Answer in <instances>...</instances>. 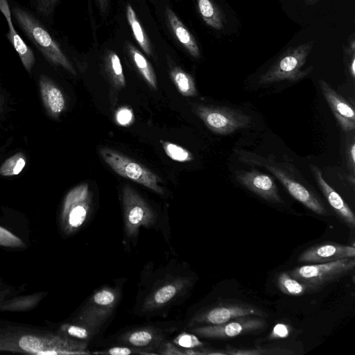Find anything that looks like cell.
Returning a JSON list of instances; mask_svg holds the SVG:
<instances>
[{
    "label": "cell",
    "instance_id": "obj_1",
    "mask_svg": "<svg viewBox=\"0 0 355 355\" xmlns=\"http://www.w3.org/2000/svg\"><path fill=\"white\" fill-rule=\"evenodd\" d=\"M0 352L37 355L88 354V342L21 324L0 326Z\"/></svg>",
    "mask_w": 355,
    "mask_h": 355
},
{
    "label": "cell",
    "instance_id": "obj_2",
    "mask_svg": "<svg viewBox=\"0 0 355 355\" xmlns=\"http://www.w3.org/2000/svg\"><path fill=\"white\" fill-rule=\"evenodd\" d=\"M234 153L241 162L270 171L295 199L309 209L319 215H327L318 194L288 158L278 159L272 154L263 156L243 149H234Z\"/></svg>",
    "mask_w": 355,
    "mask_h": 355
},
{
    "label": "cell",
    "instance_id": "obj_3",
    "mask_svg": "<svg viewBox=\"0 0 355 355\" xmlns=\"http://www.w3.org/2000/svg\"><path fill=\"white\" fill-rule=\"evenodd\" d=\"M10 5L12 17L16 24L44 58L76 76V70L46 24L33 12L18 3L10 1Z\"/></svg>",
    "mask_w": 355,
    "mask_h": 355
},
{
    "label": "cell",
    "instance_id": "obj_4",
    "mask_svg": "<svg viewBox=\"0 0 355 355\" xmlns=\"http://www.w3.org/2000/svg\"><path fill=\"white\" fill-rule=\"evenodd\" d=\"M193 285L191 277L182 272H167L150 286L139 303L141 315L168 309L188 293Z\"/></svg>",
    "mask_w": 355,
    "mask_h": 355
},
{
    "label": "cell",
    "instance_id": "obj_5",
    "mask_svg": "<svg viewBox=\"0 0 355 355\" xmlns=\"http://www.w3.org/2000/svg\"><path fill=\"white\" fill-rule=\"evenodd\" d=\"M121 295L119 286H105L98 288L71 322L85 328L94 338L113 315Z\"/></svg>",
    "mask_w": 355,
    "mask_h": 355
},
{
    "label": "cell",
    "instance_id": "obj_6",
    "mask_svg": "<svg viewBox=\"0 0 355 355\" xmlns=\"http://www.w3.org/2000/svg\"><path fill=\"white\" fill-rule=\"evenodd\" d=\"M313 46V41L299 44L287 49L262 73L259 84L269 85L284 80L298 81L309 75L313 67L303 69Z\"/></svg>",
    "mask_w": 355,
    "mask_h": 355
},
{
    "label": "cell",
    "instance_id": "obj_7",
    "mask_svg": "<svg viewBox=\"0 0 355 355\" xmlns=\"http://www.w3.org/2000/svg\"><path fill=\"white\" fill-rule=\"evenodd\" d=\"M124 241L135 242L139 228H153L157 216L147 202L131 187L125 185L121 191Z\"/></svg>",
    "mask_w": 355,
    "mask_h": 355
},
{
    "label": "cell",
    "instance_id": "obj_8",
    "mask_svg": "<svg viewBox=\"0 0 355 355\" xmlns=\"http://www.w3.org/2000/svg\"><path fill=\"white\" fill-rule=\"evenodd\" d=\"M354 268V259L348 258L327 263L302 266L291 270L289 275L307 285L311 292H313L321 290L350 274Z\"/></svg>",
    "mask_w": 355,
    "mask_h": 355
},
{
    "label": "cell",
    "instance_id": "obj_9",
    "mask_svg": "<svg viewBox=\"0 0 355 355\" xmlns=\"http://www.w3.org/2000/svg\"><path fill=\"white\" fill-rule=\"evenodd\" d=\"M194 111L211 132L220 135L232 134L252 124L250 116L230 107L198 105Z\"/></svg>",
    "mask_w": 355,
    "mask_h": 355
},
{
    "label": "cell",
    "instance_id": "obj_10",
    "mask_svg": "<svg viewBox=\"0 0 355 355\" xmlns=\"http://www.w3.org/2000/svg\"><path fill=\"white\" fill-rule=\"evenodd\" d=\"M92 207V193L87 183L72 189L65 196L60 216V225L66 235L78 232L88 219Z\"/></svg>",
    "mask_w": 355,
    "mask_h": 355
},
{
    "label": "cell",
    "instance_id": "obj_11",
    "mask_svg": "<svg viewBox=\"0 0 355 355\" xmlns=\"http://www.w3.org/2000/svg\"><path fill=\"white\" fill-rule=\"evenodd\" d=\"M266 313L259 307L245 302H220L197 311L190 318L187 328L220 324L246 316L264 317Z\"/></svg>",
    "mask_w": 355,
    "mask_h": 355
},
{
    "label": "cell",
    "instance_id": "obj_12",
    "mask_svg": "<svg viewBox=\"0 0 355 355\" xmlns=\"http://www.w3.org/2000/svg\"><path fill=\"white\" fill-rule=\"evenodd\" d=\"M99 153L107 164L119 175L136 182L158 194H164V190L159 184V178L148 168L108 148H100Z\"/></svg>",
    "mask_w": 355,
    "mask_h": 355
},
{
    "label": "cell",
    "instance_id": "obj_13",
    "mask_svg": "<svg viewBox=\"0 0 355 355\" xmlns=\"http://www.w3.org/2000/svg\"><path fill=\"white\" fill-rule=\"evenodd\" d=\"M168 331L158 324H144L127 329L116 337L119 345L138 349L143 354H157L167 339Z\"/></svg>",
    "mask_w": 355,
    "mask_h": 355
},
{
    "label": "cell",
    "instance_id": "obj_14",
    "mask_svg": "<svg viewBox=\"0 0 355 355\" xmlns=\"http://www.w3.org/2000/svg\"><path fill=\"white\" fill-rule=\"evenodd\" d=\"M267 322L254 316L241 317L220 324L198 326L189 329L199 337L208 339H227L264 330Z\"/></svg>",
    "mask_w": 355,
    "mask_h": 355
},
{
    "label": "cell",
    "instance_id": "obj_15",
    "mask_svg": "<svg viewBox=\"0 0 355 355\" xmlns=\"http://www.w3.org/2000/svg\"><path fill=\"white\" fill-rule=\"evenodd\" d=\"M235 178L240 184L262 199L275 204L283 202L275 180L270 175L251 168L235 171Z\"/></svg>",
    "mask_w": 355,
    "mask_h": 355
},
{
    "label": "cell",
    "instance_id": "obj_16",
    "mask_svg": "<svg viewBox=\"0 0 355 355\" xmlns=\"http://www.w3.org/2000/svg\"><path fill=\"white\" fill-rule=\"evenodd\" d=\"M319 86L341 129L345 132L354 131L355 112L353 106L324 80H319Z\"/></svg>",
    "mask_w": 355,
    "mask_h": 355
},
{
    "label": "cell",
    "instance_id": "obj_17",
    "mask_svg": "<svg viewBox=\"0 0 355 355\" xmlns=\"http://www.w3.org/2000/svg\"><path fill=\"white\" fill-rule=\"evenodd\" d=\"M354 257L355 248L354 246L327 243L317 244L307 248L300 254L297 261L315 264L354 258Z\"/></svg>",
    "mask_w": 355,
    "mask_h": 355
},
{
    "label": "cell",
    "instance_id": "obj_18",
    "mask_svg": "<svg viewBox=\"0 0 355 355\" xmlns=\"http://www.w3.org/2000/svg\"><path fill=\"white\" fill-rule=\"evenodd\" d=\"M314 179L329 205L340 218L350 228L355 227V216L339 193L336 191L324 179L319 167L309 166Z\"/></svg>",
    "mask_w": 355,
    "mask_h": 355
},
{
    "label": "cell",
    "instance_id": "obj_19",
    "mask_svg": "<svg viewBox=\"0 0 355 355\" xmlns=\"http://www.w3.org/2000/svg\"><path fill=\"white\" fill-rule=\"evenodd\" d=\"M0 11L4 16L8 26L6 37L17 53L24 68L30 73L35 62V54L33 51L26 44L15 31L8 0H0Z\"/></svg>",
    "mask_w": 355,
    "mask_h": 355
},
{
    "label": "cell",
    "instance_id": "obj_20",
    "mask_svg": "<svg viewBox=\"0 0 355 355\" xmlns=\"http://www.w3.org/2000/svg\"><path fill=\"white\" fill-rule=\"evenodd\" d=\"M40 87L44 105L53 117H58L65 107V100L59 88L46 76L40 78Z\"/></svg>",
    "mask_w": 355,
    "mask_h": 355
},
{
    "label": "cell",
    "instance_id": "obj_21",
    "mask_svg": "<svg viewBox=\"0 0 355 355\" xmlns=\"http://www.w3.org/2000/svg\"><path fill=\"white\" fill-rule=\"evenodd\" d=\"M47 293L37 292L22 295H12L0 300V311L22 312L36 307Z\"/></svg>",
    "mask_w": 355,
    "mask_h": 355
},
{
    "label": "cell",
    "instance_id": "obj_22",
    "mask_svg": "<svg viewBox=\"0 0 355 355\" xmlns=\"http://www.w3.org/2000/svg\"><path fill=\"white\" fill-rule=\"evenodd\" d=\"M166 15L171 30L179 42L192 56L199 58L200 50L193 35L169 8L166 10Z\"/></svg>",
    "mask_w": 355,
    "mask_h": 355
},
{
    "label": "cell",
    "instance_id": "obj_23",
    "mask_svg": "<svg viewBox=\"0 0 355 355\" xmlns=\"http://www.w3.org/2000/svg\"><path fill=\"white\" fill-rule=\"evenodd\" d=\"M128 50L139 73L152 88L157 89V79L153 67L144 55L131 44H128Z\"/></svg>",
    "mask_w": 355,
    "mask_h": 355
},
{
    "label": "cell",
    "instance_id": "obj_24",
    "mask_svg": "<svg viewBox=\"0 0 355 355\" xmlns=\"http://www.w3.org/2000/svg\"><path fill=\"white\" fill-rule=\"evenodd\" d=\"M199 12L209 26L220 30L223 27V17L211 0H197Z\"/></svg>",
    "mask_w": 355,
    "mask_h": 355
},
{
    "label": "cell",
    "instance_id": "obj_25",
    "mask_svg": "<svg viewBox=\"0 0 355 355\" xmlns=\"http://www.w3.org/2000/svg\"><path fill=\"white\" fill-rule=\"evenodd\" d=\"M277 284L279 290L285 295L300 296L311 292L305 284L292 277L288 273L283 272L277 277Z\"/></svg>",
    "mask_w": 355,
    "mask_h": 355
},
{
    "label": "cell",
    "instance_id": "obj_26",
    "mask_svg": "<svg viewBox=\"0 0 355 355\" xmlns=\"http://www.w3.org/2000/svg\"><path fill=\"white\" fill-rule=\"evenodd\" d=\"M171 78L180 93L184 96L197 95V89L193 78L180 67H174L170 72Z\"/></svg>",
    "mask_w": 355,
    "mask_h": 355
},
{
    "label": "cell",
    "instance_id": "obj_27",
    "mask_svg": "<svg viewBox=\"0 0 355 355\" xmlns=\"http://www.w3.org/2000/svg\"><path fill=\"white\" fill-rule=\"evenodd\" d=\"M126 15L128 21L133 33V35L144 52L150 55L151 50L150 43L147 36L146 35L143 28L137 18L136 13L130 5H128L126 8Z\"/></svg>",
    "mask_w": 355,
    "mask_h": 355
},
{
    "label": "cell",
    "instance_id": "obj_28",
    "mask_svg": "<svg viewBox=\"0 0 355 355\" xmlns=\"http://www.w3.org/2000/svg\"><path fill=\"white\" fill-rule=\"evenodd\" d=\"M105 66L114 83L117 88L125 85V76L120 59L114 52H110L105 59Z\"/></svg>",
    "mask_w": 355,
    "mask_h": 355
},
{
    "label": "cell",
    "instance_id": "obj_29",
    "mask_svg": "<svg viewBox=\"0 0 355 355\" xmlns=\"http://www.w3.org/2000/svg\"><path fill=\"white\" fill-rule=\"evenodd\" d=\"M226 354L231 355H261V354H293L294 352L288 349L282 347H254L251 348H235L226 346L224 351Z\"/></svg>",
    "mask_w": 355,
    "mask_h": 355
},
{
    "label": "cell",
    "instance_id": "obj_30",
    "mask_svg": "<svg viewBox=\"0 0 355 355\" xmlns=\"http://www.w3.org/2000/svg\"><path fill=\"white\" fill-rule=\"evenodd\" d=\"M34 13L46 24L51 23L59 0H28Z\"/></svg>",
    "mask_w": 355,
    "mask_h": 355
},
{
    "label": "cell",
    "instance_id": "obj_31",
    "mask_svg": "<svg viewBox=\"0 0 355 355\" xmlns=\"http://www.w3.org/2000/svg\"><path fill=\"white\" fill-rule=\"evenodd\" d=\"M160 144L166 155L174 161L186 162L194 159L193 154L181 146L163 140H160Z\"/></svg>",
    "mask_w": 355,
    "mask_h": 355
},
{
    "label": "cell",
    "instance_id": "obj_32",
    "mask_svg": "<svg viewBox=\"0 0 355 355\" xmlns=\"http://www.w3.org/2000/svg\"><path fill=\"white\" fill-rule=\"evenodd\" d=\"M26 164L25 157L22 153H18L7 159L0 167V175L12 176L18 175Z\"/></svg>",
    "mask_w": 355,
    "mask_h": 355
},
{
    "label": "cell",
    "instance_id": "obj_33",
    "mask_svg": "<svg viewBox=\"0 0 355 355\" xmlns=\"http://www.w3.org/2000/svg\"><path fill=\"white\" fill-rule=\"evenodd\" d=\"M58 331L71 338L78 340L88 342L92 338L85 328L72 322L62 324Z\"/></svg>",
    "mask_w": 355,
    "mask_h": 355
},
{
    "label": "cell",
    "instance_id": "obj_34",
    "mask_svg": "<svg viewBox=\"0 0 355 355\" xmlns=\"http://www.w3.org/2000/svg\"><path fill=\"white\" fill-rule=\"evenodd\" d=\"M172 342L183 349H200L205 347V344L193 333L182 332L175 336Z\"/></svg>",
    "mask_w": 355,
    "mask_h": 355
},
{
    "label": "cell",
    "instance_id": "obj_35",
    "mask_svg": "<svg viewBox=\"0 0 355 355\" xmlns=\"http://www.w3.org/2000/svg\"><path fill=\"white\" fill-rule=\"evenodd\" d=\"M0 245L12 248H21L26 246L21 239L1 226H0Z\"/></svg>",
    "mask_w": 355,
    "mask_h": 355
},
{
    "label": "cell",
    "instance_id": "obj_36",
    "mask_svg": "<svg viewBox=\"0 0 355 355\" xmlns=\"http://www.w3.org/2000/svg\"><path fill=\"white\" fill-rule=\"evenodd\" d=\"M93 354L110 355H128L132 354H143L142 352L138 349L123 345L113 346L100 352H94Z\"/></svg>",
    "mask_w": 355,
    "mask_h": 355
},
{
    "label": "cell",
    "instance_id": "obj_37",
    "mask_svg": "<svg viewBox=\"0 0 355 355\" xmlns=\"http://www.w3.org/2000/svg\"><path fill=\"white\" fill-rule=\"evenodd\" d=\"M291 327L284 323L276 324L270 334L268 335V340H278L287 338L290 335Z\"/></svg>",
    "mask_w": 355,
    "mask_h": 355
},
{
    "label": "cell",
    "instance_id": "obj_38",
    "mask_svg": "<svg viewBox=\"0 0 355 355\" xmlns=\"http://www.w3.org/2000/svg\"><path fill=\"white\" fill-rule=\"evenodd\" d=\"M157 354L164 355H185L184 350L176 345L172 341L167 340L160 347L157 352Z\"/></svg>",
    "mask_w": 355,
    "mask_h": 355
},
{
    "label": "cell",
    "instance_id": "obj_39",
    "mask_svg": "<svg viewBox=\"0 0 355 355\" xmlns=\"http://www.w3.org/2000/svg\"><path fill=\"white\" fill-rule=\"evenodd\" d=\"M116 119L118 123L121 125H128L133 120L132 111L127 107H122L119 110L116 114Z\"/></svg>",
    "mask_w": 355,
    "mask_h": 355
},
{
    "label": "cell",
    "instance_id": "obj_40",
    "mask_svg": "<svg viewBox=\"0 0 355 355\" xmlns=\"http://www.w3.org/2000/svg\"><path fill=\"white\" fill-rule=\"evenodd\" d=\"M347 162L349 170L352 175L355 173V143L353 140L351 141L347 148Z\"/></svg>",
    "mask_w": 355,
    "mask_h": 355
},
{
    "label": "cell",
    "instance_id": "obj_41",
    "mask_svg": "<svg viewBox=\"0 0 355 355\" xmlns=\"http://www.w3.org/2000/svg\"><path fill=\"white\" fill-rule=\"evenodd\" d=\"M12 293V288L10 287L2 286L0 285V300H4L7 297L14 295Z\"/></svg>",
    "mask_w": 355,
    "mask_h": 355
},
{
    "label": "cell",
    "instance_id": "obj_42",
    "mask_svg": "<svg viewBox=\"0 0 355 355\" xmlns=\"http://www.w3.org/2000/svg\"><path fill=\"white\" fill-rule=\"evenodd\" d=\"M101 10L103 12L106 10L109 0H98Z\"/></svg>",
    "mask_w": 355,
    "mask_h": 355
},
{
    "label": "cell",
    "instance_id": "obj_43",
    "mask_svg": "<svg viewBox=\"0 0 355 355\" xmlns=\"http://www.w3.org/2000/svg\"><path fill=\"white\" fill-rule=\"evenodd\" d=\"M304 1L306 4L313 5L318 2L320 0H301Z\"/></svg>",
    "mask_w": 355,
    "mask_h": 355
}]
</instances>
